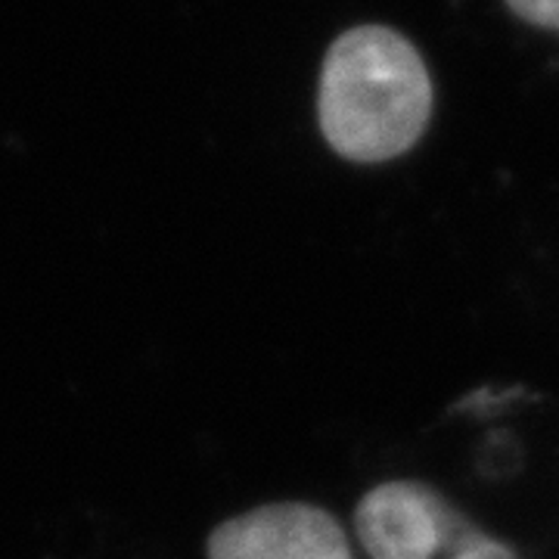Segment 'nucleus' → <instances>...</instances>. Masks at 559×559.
<instances>
[{"label":"nucleus","instance_id":"obj_5","mask_svg":"<svg viewBox=\"0 0 559 559\" xmlns=\"http://www.w3.org/2000/svg\"><path fill=\"white\" fill-rule=\"evenodd\" d=\"M507 3L525 22L559 32V0H507Z\"/></svg>","mask_w":559,"mask_h":559},{"label":"nucleus","instance_id":"obj_4","mask_svg":"<svg viewBox=\"0 0 559 559\" xmlns=\"http://www.w3.org/2000/svg\"><path fill=\"white\" fill-rule=\"evenodd\" d=\"M444 559H520V554L510 544L491 538L481 528L469 525V532L457 540V547Z\"/></svg>","mask_w":559,"mask_h":559},{"label":"nucleus","instance_id":"obj_3","mask_svg":"<svg viewBox=\"0 0 559 559\" xmlns=\"http://www.w3.org/2000/svg\"><path fill=\"white\" fill-rule=\"evenodd\" d=\"M209 559H355L348 535L323 507L283 500L224 520L205 540Z\"/></svg>","mask_w":559,"mask_h":559},{"label":"nucleus","instance_id":"obj_2","mask_svg":"<svg viewBox=\"0 0 559 559\" xmlns=\"http://www.w3.org/2000/svg\"><path fill=\"white\" fill-rule=\"evenodd\" d=\"M473 522L423 481H382L355 510L370 559H444Z\"/></svg>","mask_w":559,"mask_h":559},{"label":"nucleus","instance_id":"obj_1","mask_svg":"<svg viewBox=\"0 0 559 559\" xmlns=\"http://www.w3.org/2000/svg\"><path fill=\"white\" fill-rule=\"evenodd\" d=\"M432 119V79L411 40L358 25L330 44L318 87L323 140L342 159L377 165L417 146Z\"/></svg>","mask_w":559,"mask_h":559}]
</instances>
